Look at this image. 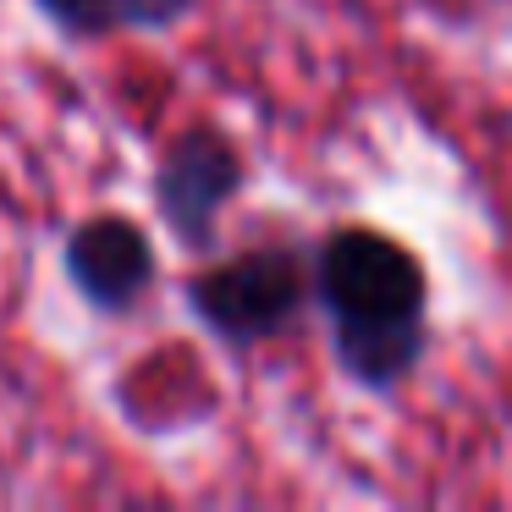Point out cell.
<instances>
[{"instance_id":"277c9868","label":"cell","mask_w":512,"mask_h":512,"mask_svg":"<svg viewBox=\"0 0 512 512\" xmlns=\"http://www.w3.org/2000/svg\"><path fill=\"white\" fill-rule=\"evenodd\" d=\"M61 265H67V281L78 287V298L100 314L138 309L160 276L155 248L127 215H94V221L72 226L67 243H61Z\"/></svg>"},{"instance_id":"5b68a950","label":"cell","mask_w":512,"mask_h":512,"mask_svg":"<svg viewBox=\"0 0 512 512\" xmlns=\"http://www.w3.org/2000/svg\"><path fill=\"white\" fill-rule=\"evenodd\" d=\"M34 6L78 39L122 34V28H171L193 12V0H34Z\"/></svg>"},{"instance_id":"6da1fadb","label":"cell","mask_w":512,"mask_h":512,"mask_svg":"<svg viewBox=\"0 0 512 512\" xmlns=\"http://www.w3.org/2000/svg\"><path fill=\"white\" fill-rule=\"evenodd\" d=\"M309 298L331 320V353L364 391H397L430 353V276L408 243L336 226L309 259Z\"/></svg>"},{"instance_id":"3957f363","label":"cell","mask_w":512,"mask_h":512,"mask_svg":"<svg viewBox=\"0 0 512 512\" xmlns=\"http://www.w3.org/2000/svg\"><path fill=\"white\" fill-rule=\"evenodd\" d=\"M243 155L215 127H182L155 166V210L166 232L193 254H210L221 232V210L243 188Z\"/></svg>"},{"instance_id":"7a4b0ae2","label":"cell","mask_w":512,"mask_h":512,"mask_svg":"<svg viewBox=\"0 0 512 512\" xmlns=\"http://www.w3.org/2000/svg\"><path fill=\"white\" fill-rule=\"evenodd\" d=\"M188 309L226 347H259L281 336L309 303V259L287 243H259L188 281Z\"/></svg>"}]
</instances>
